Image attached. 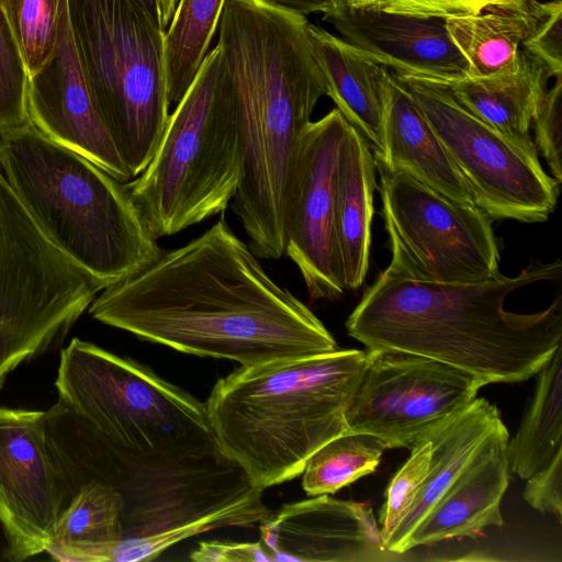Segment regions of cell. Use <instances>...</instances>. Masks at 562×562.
<instances>
[{
  "label": "cell",
  "mask_w": 562,
  "mask_h": 562,
  "mask_svg": "<svg viewBox=\"0 0 562 562\" xmlns=\"http://www.w3.org/2000/svg\"><path fill=\"white\" fill-rule=\"evenodd\" d=\"M367 363L346 411L350 432L406 448L450 418L486 383L460 369L400 350H366Z\"/></svg>",
  "instance_id": "cell-12"
},
{
  "label": "cell",
  "mask_w": 562,
  "mask_h": 562,
  "mask_svg": "<svg viewBox=\"0 0 562 562\" xmlns=\"http://www.w3.org/2000/svg\"><path fill=\"white\" fill-rule=\"evenodd\" d=\"M304 15L265 0H226L218 21L223 72L236 105L243 173L232 209L262 259L284 255V215L301 136L326 83Z\"/></svg>",
  "instance_id": "cell-3"
},
{
  "label": "cell",
  "mask_w": 562,
  "mask_h": 562,
  "mask_svg": "<svg viewBox=\"0 0 562 562\" xmlns=\"http://www.w3.org/2000/svg\"><path fill=\"white\" fill-rule=\"evenodd\" d=\"M29 77L49 57L57 31L58 0H1Z\"/></svg>",
  "instance_id": "cell-29"
},
{
  "label": "cell",
  "mask_w": 562,
  "mask_h": 562,
  "mask_svg": "<svg viewBox=\"0 0 562 562\" xmlns=\"http://www.w3.org/2000/svg\"><path fill=\"white\" fill-rule=\"evenodd\" d=\"M95 108L133 178L151 161L169 121L166 32L138 0H67Z\"/></svg>",
  "instance_id": "cell-8"
},
{
  "label": "cell",
  "mask_w": 562,
  "mask_h": 562,
  "mask_svg": "<svg viewBox=\"0 0 562 562\" xmlns=\"http://www.w3.org/2000/svg\"><path fill=\"white\" fill-rule=\"evenodd\" d=\"M159 29L167 32L179 0H138Z\"/></svg>",
  "instance_id": "cell-38"
},
{
  "label": "cell",
  "mask_w": 562,
  "mask_h": 562,
  "mask_svg": "<svg viewBox=\"0 0 562 562\" xmlns=\"http://www.w3.org/2000/svg\"><path fill=\"white\" fill-rule=\"evenodd\" d=\"M31 123L47 138L85 157L121 182L133 179L90 93L72 36L67 0H58L53 50L29 78Z\"/></svg>",
  "instance_id": "cell-15"
},
{
  "label": "cell",
  "mask_w": 562,
  "mask_h": 562,
  "mask_svg": "<svg viewBox=\"0 0 562 562\" xmlns=\"http://www.w3.org/2000/svg\"><path fill=\"white\" fill-rule=\"evenodd\" d=\"M504 2H516V1H524V0H502Z\"/></svg>",
  "instance_id": "cell-40"
},
{
  "label": "cell",
  "mask_w": 562,
  "mask_h": 562,
  "mask_svg": "<svg viewBox=\"0 0 562 562\" xmlns=\"http://www.w3.org/2000/svg\"><path fill=\"white\" fill-rule=\"evenodd\" d=\"M189 559L194 562H273L261 541H200Z\"/></svg>",
  "instance_id": "cell-35"
},
{
  "label": "cell",
  "mask_w": 562,
  "mask_h": 562,
  "mask_svg": "<svg viewBox=\"0 0 562 562\" xmlns=\"http://www.w3.org/2000/svg\"><path fill=\"white\" fill-rule=\"evenodd\" d=\"M524 488V499L541 514L562 518V451L543 469L530 475Z\"/></svg>",
  "instance_id": "cell-34"
},
{
  "label": "cell",
  "mask_w": 562,
  "mask_h": 562,
  "mask_svg": "<svg viewBox=\"0 0 562 562\" xmlns=\"http://www.w3.org/2000/svg\"><path fill=\"white\" fill-rule=\"evenodd\" d=\"M123 508L122 496L112 487L82 485L59 516L46 552L57 561L76 562L86 549L123 539Z\"/></svg>",
  "instance_id": "cell-26"
},
{
  "label": "cell",
  "mask_w": 562,
  "mask_h": 562,
  "mask_svg": "<svg viewBox=\"0 0 562 562\" xmlns=\"http://www.w3.org/2000/svg\"><path fill=\"white\" fill-rule=\"evenodd\" d=\"M409 450L408 459L393 475L385 491V501L379 516L383 544L413 505L427 476L432 451L431 439L426 434Z\"/></svg>",
  "instance_id": "cell-31"
},
{
  "label": "cell",
  "mask_w": 562,
  "mask_h": 562,
  "mask_svg": "<svg viewBox=\"0 0 562 562\" xmlns=\"http://www.w3.org/2000/svg\"><path fill=\"white\" fill-rule=\"evenodd\" d=\"M29 72L0 0V134L32 125Z\"/></svg>",
  "instance_id": "cell-30"
},
{
  "label": "cell",
  "mask_w": 562,
  "mask_h": 562,
  "mask_svg": "<svg viewBox=\"0 0 562 562\" xmlns=\"http://www.w3.org/2000/svg\"><path fill=\"white\" fill-rule=\"evenodd\" d=\"M323 20L396 76L437 82L467 76L468 64L448 33L446 18L356 9L335 10Z\"/></svg>",
  "instance_id": "cell-17"
},
{
  "label": "cell",
  "mask_w": 562,
  "mask_h": 562,
  "mask_svg": "<svg viewBox=\"0 0 562 562\" xmlns=\"http://www.w3.org/2000/svg\"><path fill=\"white\" fill-rule=\"evenodd\" d=\"M273 5L306 16L311 13L327 14L336 10V0H265Z\"/></svg>",
  "instance_id": "cell-37"
},
{
  "label": "cell",
  "mask_w": 562,
  "mask_h": 562,
  "mask_svg": "<svg viewBox=\"0 0 562 562\" xmlns=\"http://www.w3.org/2000/svg\"><path fill=\"white\" fill-rule=\"evenodd\" d=\"M503 424L497 406L479 397L427 432L432 442L428 473L413 505L384 542L387 551L405 553V544L418 525Z\"/></svg>",
  "instance_id": "cell-22"
},
{
  "label": "cell",
  "mask_w": 562,
  "mask_h": 562,
  "mask_svg": "<svg viewBox=\"0 0 562 562\" xmlns=\"http://www.w3.org/2000/svg\"><path fill=\"white\" fill-rule=\"evenodd\" d=\"M562 77L555 82L539 102L531 122L533 142L551 171V177L559 183L562 181Z\"/></svg>",
  "instance_id": "cell-32"
},
{
  "label": "cell",
  "mask_w": 562,
  "mask_h": 562,
  "mask_svg": "<svg viewBox=\"0 0 562 562\" xmlns=\"http://www.w3.org/2000/svg\"><path fill=\"white\" fill-rule=\"evenodd\" d=\"M375 171L370 147L348 124L335 196V232L346 290L358 289L368 272Z\"/></svg>",
  "instance_id": "cell-23"
},
{
  "label": "cell",
  "mask_w": 562,
  "mask_h": 562,
  "mask_svg": "<svg viewBox=\"0 0 562 562\" xmlns=\"http://www.w3.org/2000/svg\"><path fill=\"white\" fill-rule=\"evenodd\" d=\"M550 78L553 76L548 66L522 48L513 70L440 83L464 108L499 133L527 158L540 164L531 134V122L548 90Z\"/></svg>",
  "instance_id": "cell-19"
},
{
  "label": "cell",
  "mask_w": 562,
  "mask_h": 562,
  "mask_svg": "<svg viewBox=\"0 0 562 562\" xmlns=\"http://www.w3.org/2000/svg\"><path fill=\"white\" fill-rule=\"evenodd\" d=\"M241 173L238 114L215 46L170 114L151 161L125 186L159 238L223 213Z\"/></svg>",
  "instance_id": "cell-7"
},
{
  "label": "cell",
  "mask_w": 562,
  "mask_h": 562,
  "mask_svg": "<svg viewBox=\"0 0 562 562\" xmlns=\"http://www.w3.org/2000/svg\"><path fill=\"white\" fill-rule=\"evenodd\" d=\"M384 445L375 437L348 432L331 439L307 460L302 487L307 496L330 495L380 464Z\"/></svg>",
  "instance_id": "cell-28"
},
{
  "label": "cell",
  "mask_w": 562,
  "mask_h": 562,
  "mask_svg": "<svg viewBox=\"0 0 562 562\" xmlns=\"http://www.w3.org/2000/svg\"><path fill=\"white\" fill-rule=\"evenodd\" d=\"M88 312L138 339L243 367L338 348L321 319L268 276L224 215L102 290Z\"/></svg>",
  "instance_id": "cell-2"
},
{
  "label": "cell",
  "mask_w": 562,
  "mask_h": 562,
  "mask_svg": "<svg viewBox=\"0 0 562 562\" xmlns=\"http://www.w3.org/2000/svg\"><path fill=\"white\" fill-rule=\"evenodd\" d=\"M260 541L276 561L386 562L371 507L329 495L288 503L259 524Z\"/></svg>",
  "instance_id": "cell-16"
},
{
  "label": "cell",
  "mask_w": 562,
  "mask_h": 562,
  "mask_svg": "<svg viewBox=\"0 0 562 562\" xmlns=\"http://www.w3.org/2000/svg\"><path fill=\"white\" fill-rule=\"evenodd\" d=\"M366 363L367 351L337 348L218 379L205 406L222 450L258 488L299 476L315 451L350 432L346 411Z\"/></svg>",
  "instance_id": "cell-5"
},
{
  "label": "cell",
  "mask_w": 562,
  "mask_h": 562,
  "mask_svg": "<svg viewBox=\"0 0 562 562\" xmlns=\"http://www.w3.org/2000/svg\"><path fill=\"white\" fill-rule=\"evenodd\" d=\"M544 2H495L480 11L447 19V30L468 64V78L513 70Z\"/></svg>",
  "instance_id": "cell-24"
},
{
  "label": "cell",
  "mask_w": 562,
  "mask_h": 562,
  "mask_svg": "<svg viewBox=\"0 0 562 562\" xmlns=\"http://www.w3.org/2000/svg\"><path fill=\"white\" fill-rule=\"evenodd\" d=\"M0 170L50 243L106 288L164 252L125 182L33 124L0 134Z\"/></svg>",
  "instance_id": "cell-6"
},
{
  "label": "cell",
  "mask_w": 562,
  "mask_h": 562,
  "mask_svg": "<svg viewBox=\"0 0 562 562\" xmlns=\"http://www.w3.org/2000/svg\"><path fill=\"white\" fill-rule=\"evenodd\" d=\"M226 0H179L165 36L170 104H177L205 58Z\"/></svg>",
  "instance_id": "cell-27"
},
{
  "label": "cell",
  "mask_w": 562,
  "mask_h": 562,
  "mask_svg": "<svg viewBox=\"0 0 562 562\" xmlns=\"http://www.w3.org/2000/svg\"><path fill=\"white\" fill-rule=\"evenodd\" d=\"M307 35L324 76L326 95L367 142L373 156L380 157L389 69L341 37L310 22Z\"/></svg>",
  "instance_id": "cell-21"
},
{
  "label": "cell",
  "mask_w": 562,
  "mask_h": 562,
  "mask_svg": "<svg viewBox=\"0 0 562 562\" xmlns=\"http://www.w3.org/2000/svg\"><path fill=\"white\" fill-rule=\"evenodd\" d=\"M105 288L50 243L0 170V389L60 344Z\"/></svg>",
  "instance_id": "cell-9"
},
{
  "label": "cell",
  "mask_w": 562,
  "mask_h": 562,
  "mask_svg": "<svg viewBox=\"0 0 562 562\" xmlns=\"http://www.w3.org/2000/svg\"><path fill=\"white\" fill-rule=\"evenodd\" d=\"M391 261L385 273L427 283H477L499 272L493 220L405 169L375 160Z\"/></svg>",
  "instance_id": "cell-10"
},
{
  "label": "cell",
  "mask_w": 562,
  "mask_h": 562,
  "mask_svg": "<svg viewBox=\"0 0 562 562\" xmlns=\"http://www.w3.org/2000/svg\"><path fill=\"white\" fill-rule=\"evenodd\" d=\"M347 120L338 109L303 132L290 180L284 234L286 255L313 300L336 301L346 291L335 232V196Z\"/></svg>",
  "instance_id": "cell-13"
},
{
  "label": "cell",
  "mask_w": 562,
  "mask_h": 562,
  "mask_svg": "<svg viewBox=\"0 0 562 562\" xmlns=\"http://www.w3.org/2000/svg\"><path fill=\"white\" fill-rule=\"evenodd\" d=\"M561 274L560 260H538L515 277L501 271L477 283H427L384 271L346 321L367 350L424 356L486 384L526 381L562 346V299L540 312L504 308L516 290Z\"/></svg>",
  "instance_id": "cell-4"
},
{
  "label": "cell",
  "mask_w": 562,
  "mask_h": 562,
  "mask_svg": "<svg viewBox=\"0 0 562 562\" xmlns=\"http://www.w3.org/2000/svg\"><path fill=\"white\" fill-rule=\"evenodd\" d=\"M536 375L530 404L507 442L510 472L525 480L562 451V346Z\"/></svg>",
  "instance_id": "cell-25"
},
{
  "label": "cell",
  "mask_w": 562,
  "mask_h": 562,
  "mask_svg": "<svg viewBox=\"0 0 562 562\" xmlns=\"http://www.w3.org/2000/svg\"><path fill=\"white\" fill-rule=\"evenodd\" d=\"M502 0H390L385 12L441 16L446 19L475 13Z\"/></svg>",
  "instance_id": "cell-36"
},
{
  "label": "cell",
  "mask_w": 562,
  "mask_h": 562,
  "mask_svg": "<svg viewBox=\"0 0 562 562\" xmlns=\"http://www.w3.org/2000/svg\"><path fill=\"white\" fill-rule=\"evenodd\" d=\"M394 75V74H393ZM417 102L477 207L492 220L548 221L560 183L464 108L440 82L394 75Z\"/></svg>",
  "instance_id": "cell-11"
},
{
  "label": "cell",
  "mask_w": 562,
  "mask_h": 562,
  "mask_svg": "<svg viewBox=\"0 0 562 562\" xmlns=\"http://www.w3.org/2000/svg\"><path fill=\"white\" fill-rule=\"evenodd\" d=\"M68 499L53 459L44 412L0 406V525L3 555L24 561L46 552Z\"/></svg>",
  "instance_id": "cell-14"
},
{
  "label": "cell",
  "mask_w": 562,
  "mask_h": 562,
  "mask_svg": "<svg viewBox=\"0 0 562 562\" xmlns=\"http://www.w3.org/2000/svg\"><path fill=\"white\" fill-rule=\"evenodd\" d=\"M383 153L375 160L402 168L447 196L469 206L474 198L429 122L404 85L385 78Z\"/></svg>",
  "instance_id": "cell-20"
},
{
  "label": "cell",
  "mask_w": 562,
  "mask_h": 562,
  "mask_svg": "<svg viewBox=\"0 0 562 562\" xmlns=\"http://www.w3.org/2000/svg\"><path fill=\"white\" fill-rule=\"evenodd\" d=\"M509 436L503 424L484 442L407 540L404 552L454 538H475L490 526H503V496L510 469Z\"/></svg>",
  "instance_id": "cell-18"
},
{
  "label": "cell",
  "mask_w": 562,
  "mask_h": 562,
  "mask_svg": "<svg viewBox=\"0 0 562 562\" xmlns=\"http://www.w3.org/2000/svg\"><path fill=\"white\" fill-rule=\"evenodd\" d=\"M524 49L541 59L553 78L562 77V0L544 2L543 12Z\"/></svg>",
  "instance_id": "cell-33"
},
{
  "label": "cell",
  "mask_w": 562,
  "mask_h": 562,
  "mask_svg": "<svg viewBox=\"0 0 562 562\" xmlns=\"http://www.w3.org/2000/svg\"><path fill=\"white\" fill-rule=\"evenodd\" d=\"M390 0H336V10H382L384 11Z\"/></svg>",
  "instance_id": "cell-39"
},
{
  "label": "cell",
  "mask_w": 562,
  "mask_h": 562,
  "mask_svg": "<svg viewBox=\"0 0 562 562\" xmlns=\"http://www.w3.org/2000/svg\"><path fill=\"white\" fill-rule=\"evenodd\" d=\"M55 385L44 426L68 504L82 485L112 487L123 538L266 507L263 490L222 450L205 403L147 366L72 338Z\"/></svg>",
  "instance_id": "cell-1"
}]
</instances>
